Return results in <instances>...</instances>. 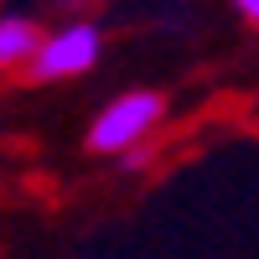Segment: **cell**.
Segmentation results:
<instances>
[{
    "label": "cell",
    "instance_id": "cell-1",
    "mask_svg": "<svg viewBox=\"0 0 259 259\" xmlns=\"http://www.w3.org/2000/svg\"><path fill=\"white\" fill-rule=\"evenodd\" d=\"M161 124H166V99L156 89H130L94 114L89 150H99V156H135L140 145L156 140Z\"/></svg>",
    "mask_w": 259,
    "mask_h": 259
},
{
    "label": "cell",
    "instance_id": "cell-2",
    "mask_svg": "<svg viewBox=\"0 0 259 259\" xmlns=\"http://www.w3.org/2000/svg\"><path fill=\"white\" fill-rule=\"evenodd\" d=\"M99 57H104V26L89 21V16H68L62 26L41 31V47H36L26 73L36 83H68V78L94 73Z\"/></svg>",
    "mask_w": 259,
    "mask_h": 259
},
{
    "label": "cell",
    "instance_id": "cell-3",
    "mask_svg": "<svg viewBox=\"0 0 259 259\" xmlns=\"http://www.w3.org/2000/svg\"><path fill=\"white\" fill-rule=\"evenodd\" d=\"M36 47H41V26L31 16H21V11L0 16V73H26Z\"/></svg>",
    "mask_w": 259,
    "mask_h": 259
},
{
    "label": "cell",
    "instance_id": "cell-4",
    "mask_svg": "<svg viewBox=\"0 0 259 259\" xmlns=\"http://www.w3.org/2000/svg\"><path fill=\"white\" fill-rule=\"evenodd\" d=\"M233 11H239L249 26H259V0H233Z\"/></svg>",
    "mask_w": 259,
    "mask_h": 259
},
{
    "label": "cell",
    "instance_id": "cell-5",
    "mask_svg": "<svg viewBox=\"0 0 259 259\" xmlns=\"http://www.w3.org/2000/svg\"><path fill=\"white\" fill-rule=\"evenodd\" d=\"M62 6H68V11H78V6H83V0H62Z\"/></svg>",
    "mask_w": 259,
    "mask_h": 259
}]
</instances>
